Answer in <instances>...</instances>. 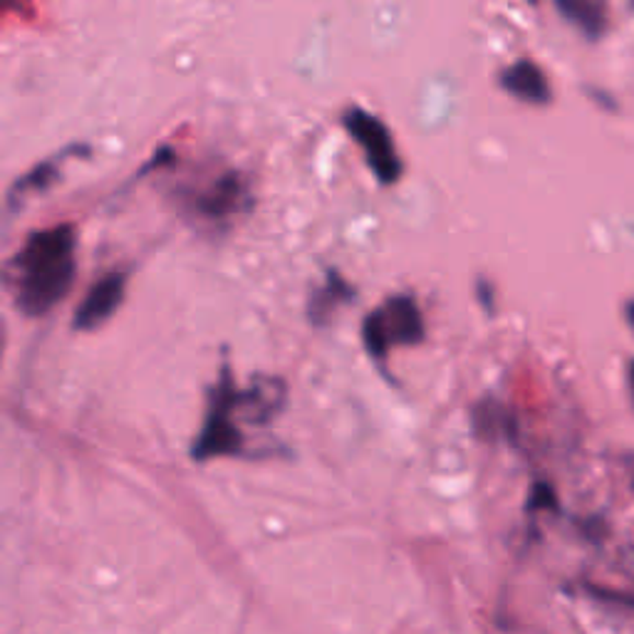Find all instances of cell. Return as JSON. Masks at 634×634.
<instances>
[{"label":"cell","mask_w":634,"mask_h":634,"mask_svg":"<svg viewBox=\"0 0 634 634\" xmlns=\"http://www.w3.org/2000/svg\"><path fill=\"white\" fill-rule=\"evenodd\" d=\"M78 235L68 223L33 233L15 255L18 308L27 315H45L68 296L74 280Z\"/></svg>","instance_id":"1"},{"label":"cell","mask_w":634,"mask_h":634,"mask_svg":"<svg viewBox=\"0 0 634 634\" xmlns=\"http://www.w3.org/2000/svg\"><path fill=\"white\" fill-rule=\"evenodd\" d=\"M343 125L355 145L365 151L367 166L372 169L377 182L384 186L400 182L402 159L384 122L369 115L362 107H349L343 117Z\"/></svg>","instance_id":"2"},{"label":"cell","mask_w":634,"mask_h":634,"mask_svg":"<svg viewBox=\"0 0 634 634\" xmlns=\"http://www.w3.org/2000/svg\"><path fill=\"white\" fill-rule=\"evenodd\" d=\"M235 402V396L226 390L219 392V400L214 404L211 416L206 419V427L201 431V437L196 441L194 457L196 459H214V457H229L241 449V434L233 427L231 422V404Z\"/></svg>","instance_id":"3"},{"label":"cell","mask_w":634,"mask_h":634,"mask_svg":"<svg viewBox=\"0 0 634 634\" xmlns=\"http://www.w3.org/2000/svg\"><path fill=\"white\" fill-rule=\"evenodd\" d=\"M122 298H125V276L122 273H109V276H104L88 290V296H84L78 312H74V327H100L104 320L115 315Z\"/></svg>","instance_id":"4"},{"label":"cell","mask_w":634,"mask_h":634,"mask_svg":"<svg viewBox=\"0 0 634 634\" xmlns=\"http://www.w3.org/2000/svg\"><path fill=\"white\" fill-rule=\"evenodd\" d=\"M245 198H249V188L239 174L231 172L216 178L206 192L196 196V211L211 221H221L226 216L241 211Z\"/></svg>","instance_id":"5"},{"label":"cell","mask_w":634,"mask_h":634,"mask_svg":"<svg viewBox=\"0 0 634 634\" xmlns=\"http://www.w3.org/2000/svg\"><path fill=\"white\" fill-rule=\"evenodd\" d=\"M500 88L528 104H547L553 97L545 72L531 60H516L500 72Z\"/></svg>","instance_id":"6"},{"label":"cell","mask_w":634,"mask_h":634,"mask_svg":"<svg viewBox=\"0 0 634 634\" xmlns=\"http://www.w3.org/2000/svg\"><path fill=\"white\" fill-rule=\"evenodd\" d=\"M387 327H390V337L396 345H416L424 337V320L416 302L406 296L392 298L382 308Z\"/></svg>","instance_id":"7"},{"label":"cell","mask_w":634,"mask_h":634,"mask_svg":"<svg viewBox=\"0 0 634 634\" xmlns=\"http://www.w3.org/2000/svg\"><path fill=\"white\" fill-rule=\"evenodd\" d=\"M555 8L567 23L592 41H598L608 27V8L602 0H555Z\"/></svg>","instance_id":"8"},{"label":"cell","mask_w":634,"mask_h":634,"mask_svg":"<svg viewBox=\"0 0 634 634\" xmlns=\"http://www.w3.org/2000/svg\"><path fill=\"white\" fill-rule=\"evenodd\" d=\"M280 394L283 387L278 382H270L268 387H253V390L241 394L239 400L245 404L243 410L251 422H268L278 412Z\"/></svg>","instance_id":"9"},{"label":"cell","mask_w":634,"mask_h":634,"mask_svg":"<svg viewBox=\"0 0 634 634\" xmlns=\"http://www.w3.org/2000/svg\"><path fill=\"white\" fill-rule=\"evenodd\" d=\"M349 296H353V290H349L347 283L339 276H335V273H330L327 286L320 288V292H315V300H312V306H310L315 323L325 320L327 312H333V308L339 306V300H345Z\"/></svg>","instance_id":"10"},{"label":"cell","mask_w":634,"mask_h":634,"mask_svg":"<svg viewBox=\"0 0 634 634\" xmlns=\"http://www.w3.org/2000/svg\"><path fill=\"white\" fill-rule=\"evenodd\" d=\"M60 178L58 172V162H43L37 164L31 174H25L23 178H18L13 192H11V201L15 204L18 196H25L27 192H43L50 184H55Z\"/></svg>","instance_id":"11"},{"label":"cell","mask_w":634,"mask_h":634,"mask_svg":"<svg viewBox=\"0 0 634 634\" xmlns=\"http://www.w3.org/2000/svg\"><path fill=\"white\" fill-rule=\"evenodd\" d=\"M362 337H365L367 349L374 357L387 355V349H390V345H392V337H390V327H387V320H384L382 310H374L372 315L365 320Z\"/></svg>","instance_id":"12"},{"label":"cell","mask_w":634,"mask_h":634,"mask_svg":"<svg viewBox=\"0 0 634 634\" xmlns=\"http://www.w3.org/2000/svg\"><path fill=\"white\" fill-rule=\"evenodd\" d=\"M531 506L533 508H553L555 506V498H553V491L547 488L545 484H538L533 488V498H531Z\"/></svg>","instance_id":"13"},{"label":"cell","mask_w":634,"mask_h":634,"mask_svg":"<svg viewBox=\"0 0 634 634\" xmlns=\"http://www.w3.org/2000/svg\"><path fill=\"white\" fill-rule=\"evenodd\" d=\"M630 377H632V384H634V365H632V372H630Z\"/></svg>","instance_id":"14"},{"label":"cell","mask_w":634,"mask_h":634,"mask_svg":"<svg viewBox=\"0 0 634 634\" xmlns=\"http://www.w3.org/2000/svg\"><path fill=\"white\" fill-rule=\"evenodd\" d=\"M531 3H535V0H531Z\"/></svg>","instance_id":"15"}]
</instances>
